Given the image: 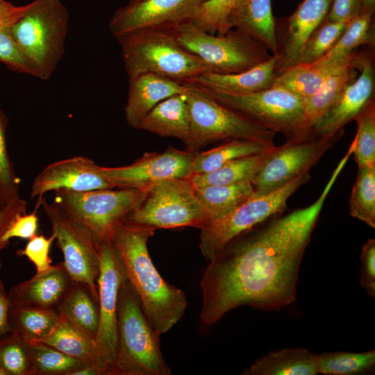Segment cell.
Wrapping results in <instances>:
<instances>
[{"label":"cell","mask_w":375,"mask_h":375,"mask_svg":"<svg viewBox=\"0 0 375 375\" xmlns=\"http://www.w3.org/2000/svg\"><path fill=\"white\" fill-rule=\"evenodd\" d=\"M341 136L308 135L275 146L251 181L253 194H267L309 172Z\"/></svg>","instance_id":"13"},{"label":"cell","mask_w":375,"mask_h":375,"mask_svg":"<svg viewBox=\"0 0 375 375\" xmlns=\"http://www.w3.org/2000/svg\"><path fill=\"white\" fill-rule=\"evenodd\" d=\"M42 206L63 256L62 262L72 281L89 288L98 299L97 279L100 268L99 244L90 230L54 201L42 197Z\"/></svg>","instance_id":"10"},{"label":"cell","mask_w":375,"mask_h":375,"mask_svg":"<svg viewBox=\"0 0 375 375\" xmlns=\"http://www.w3.org/2000/svg\"><path fill=\"white\" fill-rule=\"evenodd\" d=\"M231 28L238 29L276 53L275 18L271 0H240L228 17Z\"/></svg>","instance_id":"24"},{"label":"cell","mask_w":375,"mask_h":375,"mask_svg":"<svg viewBox=\"0 0 375 375\" xmlns=\"http://www.w3.org/2000/svg\"><path fill=\"white\" fill-rule=\"evenodd\" d=\"M72 282L62 262L51 265L48 270L35 273L30 279L12 286L8 294L10 306L57 310Z\"/></svg>","instance_id":"20"},{"label":"cell","mask_w":375,"mask_h":375,"mask_svg":"<svg viewBox=\"0 0 375 375\" xmlns=\"http://www.w3.org/2000/svg\"><path fill=\"white\" fill-rule=\"evenodd\" d=\"M55 240L56 237L53 233L49 238L36 234L30 238L25 247L18 250L17 253L26 256L34 265L36 273L47 271L51 267L49 252Z\"/></svg>","instance_id":"44"},{"label":"cell","mask_w":375,"mask_h":375,"mask_svg":"<svg viewBox=\"0 0 375 375\" xmlns=\"http://www.w3.org/2000/svg\"><path fill=\"white\" fill-rule=\"evenodd\" d=\"M276 65V57L272 55L267 60L244 72L228 74L206 72L192 83L231 93L258 92L273 86L277 76Z\"/></svg>","instance_id":"23"},{"label":"cell","mask_w":375,"mask_h":375,"mask_svg":"<svg viewBox=\"0 0 375 375\" xmlns=\"http://www.w3.org/2000/svg\"><path fill=\"white\" fill-rule=\"evenodd\" d=\"M100 268L97 279L99 322L95 342L103 363L112 375L117 350V307L124 267L112 240L99 243Z\"/></svg>","instance_id":"14"},{"label":"cell","mask_w":375,"mask_h":375,"mask_svg":"<svg viewBox=\"0 0 375 375\" xmlns=\"http://www.w3.org/2000/svg\"><path fill=\"white\" fill-rule=\"evenodd\" d=\"M21 8L19 6L18 10L11 16L0 21V61L12 71L35 76L31 65L22 53L9 28L10 23Z\"/></svg>","instance_id":"43"},{"label":"cell","mask_w":375,"mask_h":375,"mask_svg":"<svg viewBox=\"0 0 375 375\" xmlns=\"http://www.w3.org/2000/svg\"><path fill=\"white\" fill-rule=\"evenodd\" d=\"M358 128L353 152L358 167L375 165V103L368 101L354 119Z\"/></svg>","instance_id":"38"},{"label":"cell","mask_w":375,"mask_h":375,"mask_svg":"<svg viewBox=\"0 0 375 375\" xmlns=\"http://www.w3.org/2000/svg\"><path fill=\"white\" fill-rule=\"evenodd\" d=\"M207 0H140L118 8L109 22L113 36L145 29H172L192 22Z\"/></svg>","instance_id":"15"},{"label":"cell","mask_w":375,"mask_h":375,"mask_svg":"<svg viewBox=\"0 0 375 375\" xmlns=\"http://www.w3.org/2000/svg\"><path fill=\"white\" fill-rule=\"evenodd\" d=\"M240 0H207L192 22L203 31L222 35L231 29L228 17Z\"/></svg>","instance_id":"42"},{"label":"cell","mask_w":375,"mask_h":375,"mask_svg":"<svg viewBox=\"0 0 375 375\" xmlns=\"http://www.w3.org/2000/svg\"><path fill=\"white\" fill-rule=\"evenodd\" d=\"M8 119L0 108V210L20 197L21 180L9 156L6 144Z\"/></svg>","instance_id":"41"},{"label":"cell","mask_w":375,"mask_h":375,"mask_svg":"<svg viewBox=\"0 0 375 375\" xmlns=\"http://www.w3.org/2000/svg\"><path fill=\"white\" fill-rule=\"evenodd\" d=\"M69 12L61 0H35L22 6L10 31L35 76L48 80L65 53Z\"/></svg>","instance_id":"3"},{"label":"cell","mask_w":375,"mask_h":375,"mask_svg":"<svg viewBox=\"0 0 375 375\" xmlns=\"http://www.w3.org/2000/svg\"><path fill=\"white\" fill-rule=\"evenodd\" d=\"M156 228L123 222L111 240L122 258L126 279L138 295L154 330L165 333L183 317L188 307L185 292L169 284L159 274L147 249Z\"/></svg>","instance_id":"2"},{"label":"cell","mask_w":375,"mask_h":375,"mask_svg":"<svg viewBox=\"0 0 375 375\" xmlns=\"http://www.w3.org/2000/svg\"><path fill=\"white\" fill-rule=\"evenodd\" d=\"M1 267V261L0 260V267Z\"/></svg>","instance_id":"54"},{"label":"cell","mask_w":375,"mask_h":375,"mask_svg":"<svg viewBox=\"0 0 375 375\" xmlns=\"http://www.w3.org/2000/svg\"><path fill=\"white\" fill-rule=\"evenodd\" d=\"M125 222L156 229H202L208 224L193 188L183 178H166L147 187L142 200Z\"/></svg>","instance_id":"8"},{"label":"cell","mask_w":375,"mask_h":375,"mask_svg":"<svg viewBox=\"0 0 375 375\" xmlns=\"http://www.w3.org/2000/svg\"><path fill=\"white\" fill-rule=\"evenodd\" d=\"M356 55L333 70L326 77L319 89L305 100L299 138L309 135L311 128L338 101L347 85L354 80Z\"/></svg>","instance_id":"25"},{"label":"cell","mask_w":375,"mask_h":375,"mask_svg":"<svg viewBox=\"0 0 375 375\" xmlns=\"http://www.w3.org/2000/svg\"><path fill=\"white\" fill-rule=\"evenodd\" d=\"M114 188L92 160L84 156L52 162L35 178L31 198L40 199L50 191L85 192Z\"/></svg>","instance_id":"19"},{"label":"cell","mask_w":375,"mask_h":375,"mask_svg":"<svg viewBox=\"0 0 375 375\" xmlns=\"http://www.w3.org/2000/svg\"><path fill=\"white\" fill-rule=\"evenodd\" d=\"M10 301L3 281L0 278V338L9 332Z\"/></svg>","instance_id":"49"},{"label":"cell","mask_w":375,"mask_h":375,"mask_svg":"<svg viewBox=\"0 0 375 375\" xmlns=\"http://www.w3.org/2000/svg\"><path fill=\"white\" fill-rule=\"evenodd\" d=\"M184 83L190 116V140L186 150L196 153L209 144L235 139L275 147V133L219 103L201 86Z\"/></svg>","instance_id":"6"},{"label":"cell","mask_w":375,"mask_h":375,"mask_svg":"<svg viewBox=\"0 0 375 375\" xmlns=\"http://www.w3.org/2000/svg\"><path fill=\"white\" fill-rule=\"evenodd\" d=\"M39 206L37 204L36 209L31 213L26 212L17 215L5 231L2 241L8 245L12 238L29 240L35 235L38 233L39 220L36 212Z\"/></svg>","instance_id":"46"},{"label":"cell","mask_w":375,"mask_h":375,"mask_svg":"<svg viewBox=\"0 0 375 375\" xmlns=\"http://www.w3.org/2000/svg\"><path fill=\"white\" fill-rule=\"evenodd\" d=\"M0 375H5V373L3 372L1 367H0Z\"/></svg>","instance_id":"53"},{"label":"cell","mask_w":375,"mask_h":375,"mask_svg":"<svg viewBox=\"0 0 375 375\" xmlns=\"http://www.w3.org/2000/svg\"><path fill=\"white\" fill-rule=\"evenodd\" d=\"M144 189L113 188L85 192L59 190L54 201L85 224L99 243L110 240L115 228L138 206Z\"/></svg>","instance_id":"9"},{"label":"cell","mask_w":375,"mask_h":375,"mask_svg":"<svg viewBox=\"0 0 375 375\" xmlns=\"http://www.w3.org/2000/svg\"><path fill=\"white\" fill-rule=\"evenodd\" d=\"M128 78L151 73L181 83L192 82L212 68L185 49L172 29H145L117 38Z\"/></svg>","instance_id":"4"},{"label":"cell","mask_w":375,"mask_h":375,"mask_svg":"<svg viewBox=\"0 0 375 375\" xmlns=\"http://www.w3.org/2000/svg\"><path fill=\"white\" fill-rule=\"evenodd\" d=\"M317 356L300 347L273 351L256 359L242 374L316 375Z\"/></svg>","instance_id":"27"},{"label":"cell","mask_w":375,"mask_h":375,"mask_svg":"<svg viewBox=\"0 0 375 375\" xmlns=\"http://www.w3.org/2000/svg\"><path fill=\"white\" fill-rule=\"evenodd\" d=\"M138 129L177 138L187 147L190 140V116L185 94L173 95L158 103L144 117Z\"/></svg>","instance_id":"22"},{"label":"cell","mask_w":375,"mask_h":375,"mask_svg":"<svg viewBox=\"0 0 375 375\" xmlns=\"http://www.w3.org/2000/svg\"><path fill=\"white\" fill-rule=\"evenodd\" d=\"M359 281L367 294L375 297V240L369 239L362 246L360 254Z\"/></svg>","instance_id":"45"},{"label":"cell","mask_w":375,"mask_h":375,"mask_svg":"<svg viewBox=\"0 0 375 375\" xmlns=\"http://www.w3.org/2000/svg\"><path fill=\"white\" fill-rule=\"evenodd\" d=\"M375 0H363L362 10H374Z\"/></svg>","instance_id":"51"},{"label":"cell","mask_w":375,"mask_h":375,"mask_svg":"<svg viewBox=\"0 0 375 375\" xmlns=\"http://www.w3.org/2000/svg\"><path fill=\"white\" fill-rule=\"evenodd\" d=\"M333 71L322 69L313 63H299L279 74L272 87L281 88L306 100L319 89Z\"/></svg>","instance_id":"34"},{"label":"cell","mask_w":375,"mask_h":375,"mask_svg":"<svg viewBox=\"0 0 375 375\" xmlns=\"http://www.w3.org/2000/svg\"><path fill=\"white\" fill-rule=\"evenodd\" d=\"M194 153L169 146L161 153H145L131 165L100 166V169L114 188L144 190L163 179L188 178L192 174Z\"/></svg>","instance_id":"16"},{"label":"cell","mask_w":375,"mask_h":375,"mask_svg":"<svg viewBox=\"0 0 375 375\" xmlns=\"http://www.w3.org/2000/svg\"><path fill=\"white\" fill-rule=\"evenodd\" d=\"M269 149L258 142L247 140H231L202 152H196L192 163V174L215 170L233 160L262 153Z\"/></svg>","instance_id":"33"},{"label":"cell","mask_w":375,"mask_h":375,"mask_svg":"<svg viewBox=\"0 0 375 375\" xmlns=\"http://www.w3.org/2000/svg\"><path fill=\"white\" fill-rule=\"evenodd\" d=\"M193 189L205 210L208 226L230 214L253 194L249 182Z\"/></svg>","instance_id":"31"},{"label":"cell","mask_w":375,"mask_h":375,"mask_svg":"<svg viewBox=\"0 0 375 375\" xmlns=\"http://www.w3.org/2000/svg\"><path fill=\"white\" fill-rule=\"evenodd\" d=\"M374 10H362L354 17L332 48L320 59L312 62L317 67L333 71L346 63L361 45L374 46L375 31Z\"/></svg>","instance_id":"26"},{"label":"cell","mask_w":375,"mask_h":375,"mask_svg":"<svg viewBox=\"0 0 375 375\" xmlns=\"http://www.w3.org/2000/svg\"><path fill=\"white\" fill-rule=\"evenodd\" d=\"M172 30L178 42L209 65L213 73L244 72L272 56L264 45L236 28L222 35H212L189 22Z\"/></svg>","instance_id":"7"},{"label":"cell","mask_w":375,"mask_h":375,"mask_svg":"<svg viewBox=\"0 0 375 375\" xmlns=\"http://www.w3.org/2000/svg\"><path fill=\"white\" fill-rule=\"evenodd\" d=\"M202 88L219 103L262 127L282 133L287 140L299 138L304 99L276 87L241 94Z\"/></svg>","instance_id":"11"},{"label":"cell","mask_w":375,"mask_h":375,"mask_svg":"<svg viewBox=\"0 0 375 375\" xmlns=\"http://www.w3.org/2000/svg\"><path fill=\"white\" fill-rule=\"evenodd\" d=\"M187 87L171 78L151 73L129 79L124 115L128 124L138 129L147 113L158 103L175 94H185Z\"/></svg>","instance_id":"21"},{"label":"cell","mask_w":375,"mask_h":375,"mask_svg":"<svg viewBox=\"0 0 375 375\" xmlns=\"http://www.w3.org/2000/svg\"><path fill=\"white\" fill-rule=\"evenodd\" d=\"M0 367L5 375H33L32 344L10 332L1 336Z\"/></svg>","instance_id":"39"},{"label":"cell","mask_w":375,"mask_h":375,"mask_svg":"<svg viewBox=\"0 0 375 375\" xmlns=\"http://www.w3.org/2000/svg\"><path fill=\"white\" fill-rule=\"evenodd\" d=\"M310 180L307 172L267 194H253L230 214L200 229L199 248L203 256L210 260L236 235L283 212L288 199Z\"/></svg>","instance_id":"12"},{"label":"cell","mask_w":375,"mask_h":375,"mask_svg":"<svg viewBox=\"0 0 375 375\" xmlns=\"http://www.w3.org/2000/svg\"><path fill=\"white\" fill-rule=\"evenodd\" d=\"M363 0H332L324 20L339 22L351 20L362 11Z\"/></svg>","instance_id":"47"},{"label":"cell","mask_w":375,"mask_h":375,"mask_svg":"<svg viewBox=\"0 0 375 375\" xmlns=\"http://www.w3.org/2000/svg\"><path fill=\"white\" fill-rule=\"evenodd\" d=\"M16 6L6 0H0V21L4 19L18 10Z\"/></svg>","instance_id":"50"},{"label":"cell","mask_w":375,"mask_h":375,"mask_svg":"<svg viewBox=\"0 0 375 375\" xmlns=\"http://www.w3.org/2000/svg\"><path fill=\"white\" fill-rule=\"evenodd\" d=\"M319 374L326 375H362L374 373L375 351L324 352L317 356Z\"/></svg>","instance_id":"35"},{"label":"cell","mask_w":375,"mask_h":375,"mask_svg":"<svg viewBox=\"0 0 375 375\" xmlns=\"http://www.w3.org/2000/svg\"><path fill=\"white\" fill-rule=\"evenodd\" d=\"M349 213L375 228V165L358 167L349 199Z\"/></svg>","instance_id":"36"},{"label":"cell","mask_w":375,"mask_h":375,"mask_svg":"<svg viewBox=\"0 0 375 375\" xmlns=\"http://www.w3.org/2000/svg\"><path fill=\"white\" fill-rule=\"evenodd\" d=\"M332 0H303L289 17L275 19L277 76L297 65L312 32L326 19Z\"/></svg>","instance_id":"17"},{"label":"cell","mask_w":375,"mask_h":375,"mask_svg":"<svg viewBox=\"0 0 375 375\" xmlns=\"http://www.w3.org/2000/svg\"><path fill=\"white\" fill-rule=\"evenodd\" d=\"M40 342L85 364L98 366L106 375H110L98 352L95 340L61 316L53 331Z\"/></svg>","instance_id":"28"},{"label":"cell","mask_w":375,"mask_h":375,"mask_svg":"<svg viewBox=\"0 0 375 375\" xmlns=\"http://www.w3.org/2000/svg\"><path fill=\"white\" fill-rule=\"evenodd\" d=\"M26 201L19 197L4 208L0 210V253L8 246L2 241V237L5 231L17 215L26 212Z\"/></svg>","instance_id":"48"},{"label":"cell","mask_w":375,"mask_h":375,"mask_svg":"<svg viewBox=\"0 0 375 375\" xmlns=\"http://www.w3.org/2000/svg\"><path fill=\"white\" fill-rule=\"evenodd\" d=\"M351 20H324L306 41L299 63H312L323 57L339 40Z\"/></svg>","instance_id":"40"},{"label":"cell","mask_w":375,"mask_h":375,"mask_svg":"<svg viewBox=\"0 0 375 375\" xmlns=\"http://www.w3.org/2000/svg\"><path fill=\"white\" fill-rule=\"evenodd\" d=\"M57 310L61 317L96 339L99 322L98 299L85 285L72 281Z\"/></svg>","instance_id":"30"},{"label":"cell","mask_w":375,"mask_h":375,"mask_svg":"<svg viewBox=\"0 0 375 375\" xmlns=\"http://www.w3.org/2000/svg\"><path fill=\"white\" fill-rule=\"evenodd\" d=\"M356 69L360 73L346 88L338 101L311 128L309 135L335 136L343 134V128L354 120L369 101L374 99V67L371 55L357 53Z\"/></svg>","instance_id":"18"},{"label":"cell","mask_w":375,"mask_h":375,"mask_svg":"<svg viewBox=\"0 0 375 375\" xmlns=\"http://www.w3.org/2000/svg\"><path fill=\"white\" fill-rule=\"evenodd\" d=\"M60 317L56 309L11 305L9 332L30 344L40 342L53 331Z\"/></svg>","instance_id":"29"},{"label":"cell","mask_w":375,"mask_h":375,"mask_svg":"<svg viewBox=\"0 0 375 375\" xmlns=\"http://www.w3.org/2000/svg\"><path fill=\"white\" fill-rule=\"evenodd\" d=\"M117 333L112 375L171 374L161 351L160 335L151 325L127 279L119 292Z\"/></svg>","instance_id":"5"},{"label":"cell","mask_w":375,"mask_h":375,"mask_svg":"<svg viewBox=\"0 0 375 375\" xmlns=\"http://www.w3.org/2000/svg\"><path fill=\"white\" fill-rule=\"evenodd\" d=\"M272 149L260 154L233 160L211 172L192 174L186 180L192 188L251 183Z\"/></svg>","instance_id":"32"},{"label":"cell","mask_w":375,"mask_h":375,"mask_svg":"<svg viewBox=\"0 0 375 375\" xmlns=\"http://www.w3.org/2000/svg\"><path fill=\"white\" fill-rule=\"evenodd\" d=\"M344 164L339 162L312 203L275 215L240 233L210 260L200 284L204 324H215L242 306L278 310L296 300L303 253Z\"/></svg>","instance_id":"1"},{"label":"cell","mask_w":375,"mask_h":375,"mask_svg":"<svg viewBox=\"0 0 375 375\" xmlns=\"http://www.w3.org/2000/svg\"><path fill=\"white\" fill-rule=\"evenodd\" d=\"M138 1H140V0H129L128 3H135V2H137Z\"/></svg>","instance_id":"52"},{"label":"cell","mask_w":375,"mask_h":375,"mask_svg":"<svg viewBox=\"0 0 375 375\" xmlns=\"http://www.w3.org/2000/svg\"><path fill=\"white\" fill-rule=\"evenodd\" d=\"M31 344L33 375H72L88 365L45 343Z\"/></svg>","instance_id":"37"}]
</instances>
